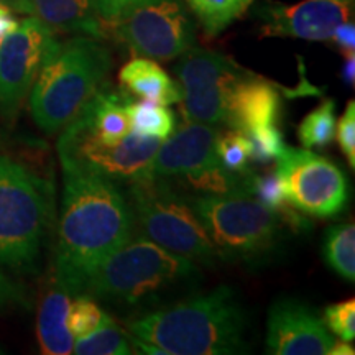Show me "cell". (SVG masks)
Listing matches in <instances>:
<instances>
[{
    "mask_svg": "<svg viewBox=\"0 0 355 355\" xmlns=\"http://www.w3.org/2000/svg\"><path fill=\"white\" fill-rule=\"evenodd\" d=\"M61 168L55 279L71 295H81L97 266L130 241L135 224L121 186L71 166Z\"/></svg>",
    "mask_w": 355,
    "mask_h": 355,
    "instance_id": "1",
    "label": "cell"
},
{
    "mask_svg": "<svg viewBox=\"0 0 355 355\" xmlns=\"http://www.w3.org/2000/svg\"><path fill=\"white\" fill-rule=\"evenodd\" d=\"M248 319L230 286L146 313L130 322L135 339L163 355H230L248 352Z\"/></svg>",
    "mask_w": 355,
    "mask_h": 355,
    "instance_id": "2",
    "label": "cell"
},
{
    "mask_svg": "<svg viewBox=\"0 0 355 355\" xmlns=\"http://www.w3.org/2000/svg\"><path fill=\"white\" fill-rule=\"evenodd\" d=\"M198 266L145 235L130 239L92 272L83 293L117 308H150L196 286Z\"/></svg>",
    "mask_w": 355,
    "mask_h": 355,
    "instance_id": "3",
    "label": "cell"
},
{
    "mask_svg": "<svg viewBox=\"0 0 355 355\" xmlns=\"http://www.w3.org/2000/svg\"><path fill=\"white\" fill-rule=\"evenodd\" d=\"M112 69L107 46L92 37L55 40L30 89V112L46 133L61 132L99 91Z\"/></svg>",
    "mask_w": 355,
    "mask_h": 355,
    "instance_id": "4",
    "label": "cell"
},
{
    "mask_svg": "<svg viewBox=\"0 0 355 355\" xmlns=\"http://www.w3.org/2000/svg\"><path fill=\"white\" fill-rule=\"evenodd\" d=\"M53 224V186L0 153V265L35 273Z\"/></svg>",
    "mask_w": 355,
    "mask_h": 355,
    "instance_id": "5",
    "label": "cell"
},
{
    "mask_svg": "<svg viewBox=\"0 0 355 355\" xmlns=\"http://www.w3.org/2000/svg\"><path fill=\"white\" fill-rule=\"evenodd\" d=\"M133 224L146 239L191 261L212 265L217 254L193 201L168 180L145 178L128 184Z\"/></svg>",
    "mask_w": 355,
    "mask_h": 355,
    "instance_id": "6",
    "label": "cell"
},
{
    "mask_svg": "<svg viewBox=\"0 0 355 355\" xmlns=\"http://www.w3.org/2000/svg\"><path fill=\"white\" fill-rule=\"evenodd\" d=\"M193 207L217 259L255 263L272 255L282 239V219L254 196H199Z\"/></svg>",
    "mask_w": 355,
    "mask_h": 355,
    "instance_id": "7",
    "label": "cell"
},
{
    "mask_svg": "<svg viewBox=\"0 0 355 355\" xmlns=\"http://www.w3.org/2000/svg\"><path fill=\"white\" fill-rule=\"evenodd\" d=\"M162 140L128 132L119 144L107 145L74 117L58 140L61 166L96 175L119 186H128L150 176V165Z\"/></svg>",
    "mask_w": 355,
    "mask_h": 355,
    "instance_id": "8",
    "label": "cell"
},
{
    "mask_svg": "<svg viewBox=\"0 0 355 355\" xmlns=\"http://www.w3.org/2000/svg\"><path fill=\"white\" fill-rule=\"evenodd\" d=\"M114 33L133 55L170 61L196 43L183 0H140L112 21Z\"/></svg>",
    "mask_w": 355,
    "mask_h": 355,
    "instance_id": "9",
    "label": "cell"
},
{
    "mask_svg": "<svg viewBox=\"0 0 355 355\" xmlns=\"http://www.w3.org/2000/svg\"><path fill=\"white\" fill-rule=\"evenodd\" d=\"M250 71L222 53L189 48L175 66L186 122L217 125L225 122L230 96Z\"/></svg>",
    "mask_w": 355,
    "mask_h": 355,
    "instance_id": "10",
    "label": "cell"
},
{
    "mask_svg": "<svg viewBox=\"0 0 355 355\" xmlns=\"http://www.w3.org/2000/svg\"><path fill=\"white\" fill-rule=\"evenodd\" d=\"M275 173L285 189L286 202L306 216L331 219L347 206L345 173L329 158L309 148L285 145L277 158Z\"/></svg>",
    "mask_w": 355,
    "mask_h": 355,
    "instance_id": "11",
    "label": "cell"
},
{
    "mask_svg": "<svg viewBox=\"0 0 355 355\" xmlns=\"http://www.w3.org/2000/svg\"><path fill=\"white\" fill-rule=\"evenodd\" d=\"M55 40V32L35 17L0 40V114L6 119L19 112Z\"/></svg>",
    "mask_w": 355,
    "mask_h": 355,
    "instance_id": "12",
    "label": "cell"
},
{
    "mask_svg": "<svg viewBox=\"0 0 355 355\" xmlns=\"http://www.w3.org/2000/svg\"><path fill=\"white\" fill-rule=\"evenodd\" d=\"M260 37H290L329 42L334 30L349 20L350 6L343 0H303L295 6L263 2L255 10Z\"/></svg>",
    "mask_w": 355,
    "mask_h": 355,
    "instance_id": "13",
    "label": "cell"
},
{
    "mask_svg": "<svg viewBox=\"0 0 355 355\" xmlns=\"http://www.w3.org/2000/svg\"><path fill=\"white\" fill-rule=\"evenodd\" d=\"M334 337L319 314L293 298L273 303L266 321L265 349L272 355H329Z\"/></svg>",
    "mask_w": 355,
    "mask_h": 355,
    "instance_id": "14",
    "label": "cell"
},
{
    "mask_svg": "<svg viewBox=\"0 0 355 355\" xmlns=\"http://www.w3.org/2000/svg\"><path fill=\"white\" fill-rule=\"evenodd\" d=\"M219 133L207 123L186 122L171 137L159 141L148 178L168 180L217 163L216 140Z\"/></svg>",
    "mask_w": 355,
    "mask_h": 355,
    "instance_id": "15",
    "label": "cell"
},
{
    "mask_svg": "<svg viewBox=\"0 0 355 355\" xmlns=\"http://www.w3.org/2000/svg\"><path fill=\"white\" fill-rule=\"evenodd\" d=\"M282 119V96L266 79L248 73L230 96L225 122L232 130L250 133L277 125Z\"/></svg>",
    "mask_w": 355,
    "mask_h": 355,
    "instance_id": "16",
    "label": "cell"
},
{
    "mask_svg": "<svg viewBox=\"0 0 355 355\" xmlns=\"http://www.w3.org/2000/svg\"><path fill=\"white\" fill-rule=\"evenodd\" d=\"M24 13L38 19L51 32L105 37L104 21L96 13L91 0H24Z\"/></svg>",
    "mask_w": 355,
    "mask_h": 355,
    "instance_id": "17",
    "label": "cell"
},
{
    "mask_svg": "<svg viewBox=\"0 0 355 355\" xmlns=\"http://www.w3.org/2000/svg\"><path fill=\"white\" fill-rule=\"evenodd\" d=\"M71 291L58 283L44 295L38 311L37 334L42 352L46 355L73 354L74 337L68 329Z\"/></svg>",
    "mask_w": 355,
    "mask_h": 355,
    "instance_id": "18",
    "label": "cell"
},
{
    "mask_svg": "<svg viewBox=\"0 0 355 355\" xmlns=\"http://www.w3.org/2000/svg\"><path fill=\"white\" fill-rule=\"evenodd\" d=\"M119 81L123 91L144 101L162 105H173L181 101L180 84L173 81L165 69L150 58L139 56L128 61L121 69Z\"/></svg>",
    "mask_w": 355,
    "mask_h": 355,
    "instance_id": "19",
    "label": "cell"
},
{
    "mask_svg": "<svg viewBox=\"0 0 355 355\" xmlns=\"http://www.w3.org/2000/svg\"><path fill=\"white\" fill-rule=\"evenodd\" d=\"M178 189L198 196H252V173L230 171L219 162L201 170L168 178Z\"/></svg>",
    "mask_w": 355,
    "mask_h": 355,
    "instance_id": "20",
    "label": "cell"
},
{
    "mask_svg": "<svg viewBox=\"0 0 355 355\" xmlns=\"http://www.w3.org/2000/svg\"><path fill=\"white\" fill-rule=\"evenodd\" d=\"M322 259L332 272L354 283L355 279V227L352 222L332 225L322 241Z\"/></svg>",
    "mask_w": 355,
    "mask_h": 355,
    "instance_id": "21",
    "label": "cell"
},
{
    "mask_svg": "<svg viewBox=\"0 0 355 355\" xmlns=\"http://www.w3.org/2000/svg\"><path fill=\"white\" fill-rule=\"evenodd\" d=\"M127 115L130 132L145 139L165 140L176 127V114L168 105L152 101H130L127 104Z\"/></svg>",
    "mask_w": 355,
    "mask_h": 355,
    "instance_id": "22",
    "label": "cell"
},
{
    "mask_svg": "<svg viewBox=\"0 0 355 355\" xmlns=\"http://www.w3.org/2000/svg\"><path fill=\"white\" fill-rule=\"evenodd\" d=\"M209 37H217L241 19L254 0H186Z\"/></svg>",
    "mask_w": 355,
    "mask_h": 355,
    "instance_id": "23",
    "label": "cell"
},
{
    "mask_svg": "<svg viewBox=\"0 0 355 355\" xmlns=\"http://www.w3.org/2000/svg\"><path fill=\"white\" fill-rule=\"evenodd\" d=\"M132 349L130 336L112 318L96 331L76 337L73 344V354L78 355H130Z\"/></svg>",
    "mask_w": 355,
    "mask_h": 355,
    "instance_id": "24",
    "label": "cell"
},
{
    "mask_svg": "<svg viewBox=\"0 0 355 355\" xmlns=\"http://www.w3.org/2000/svg\"><path fill=\"white\" fill-rule=\"evenodd\" d=\"M298 137L304 148H326L336 139V102L322 101L301 121Z\"/></svg>",
    "mask_w": 355,
    "mask_h": 355,
    "instance_id": "25",
    "label": "cell"
},
{
    "mask_svg": "<svg viewBox=\"0 0 355 355\" xmlns=\"http://www.w3.org/2000/svg\"><path fill=\"white\" fill-rule=\"evenodd\" d=\"M109 319V314L96 303V300L83 293L69 303L68 329L74 339L96 331Z\"/></svg>",
    "mask_w": 355,
    "mask_h": 355,
    "instance_id": "26",
    "label": "cell"
},
{
    "mask_svg": "<svg viewBox=\"0 0 355 355\" xmlns=\"http://www.w3.org/2000/svg\"><path fill=\"white\" fill-rule=\"evenodd\" d=\"M216 155L222 166L230 171H248L250 162V139L247 133L232 130L219 133L216 140Z\"/></svg>",
    "mask_w": 355,
    "mask_h": 355,
    "instance_id": "27",
    "label": "cell"
},
{
    "mask_svg": "<svg viewBox=\"0 0 355 355\" xmlns=\"http://www.w3.org/2000/svg\"><path fill=\"white\" fill-rule=\"evenodd\" d=\"M247 135L250 139V159L260 165H266L272 159H277L285 148L283 133L277 125L257 128Z\"/></svg>",
    "mask_w": 355,
    "mask_h": 355,
    "instance_id": "28",
    "label": "cell"
},
{
    "mask_svg": "<svg viewBox=\"0 0 355 355\" xmlns=\"http://www.w3.org/2000/svg\"><path fill=\"white\" fill-rule=\"evenodd\" d=\"M322 321L340 340L352 343L355 339V301L347 300L329 304L324 309Z\"/></svg>",
    "mask_w": 355,
    "mask_h": 355,
    "instance_id": "29",
    "label": "cell"
},
{
    "mask_svg": "<svg viewBox=\"0 0 355 355\" xmlns=\"http://www.w3.org/2000/svg\"><path fill=\"white\" fill-rule=\"evenodd\" d=\"M252 196L268 209L278 211L286 206L285 189L277 173H265V175H254L252 173Z\"/></svg>",
    "mask_w": 355,
    "mask_h": 355,
    "instance_id": "30",
    "label": "cell"
},
{
    "mask_svg": "<svg viewBox=\"0 0 355 355\" xmlns=\"http://www.w3.org/2000/svg\"><path fill=\"white\" fill-rule=\"evenodd\" d=\"M337 141L344 157L347 158L349 166L355 168V102L350 101L345 112L337 123Z\"/></svg>",
    "mask_w": 355,
    "mask_h": 355,
    "instance_id": "31",
    "label": "cell"
},
{
    "mask_svg": "<svg viewBox=\"0 0 355 355\" xmlns=\"http://www.w3.org/2000/svg\"><path fill=\"white\" fill-rule=\"evenodd\" d=\"M28 298L20 286H17L6 273L0 270V311L10 308H28Z\"/></svg>",
    "mask_w": 355,
    "mask_h": 355,
    "instance_id": "32",
    "label": "cell"
},
{
    "mask_svg": "<svg viewBox=\"0 0 355 355\" xmlns=\"http://www.w3.org/2000/svg\"><path fill=\"white\" fill-rule=\"evenodd\" d=\"M91 2L99 19L104 24H112L115 19H119L121 13L135 6L140 0H91Z\"/></svg>",
    "mask_w": 355,
    "mask_h": 355,
    "instance_id": "33",
    "label": "cell"
},
{
    "mask_svg": "<svg viewBox=\"0 0 355 355\" xmlns=\"http://www.w3.org/2000/svg\"><path fill=\"white\" fill-rule=\"evenodd\" d=\"M332 42L336 43V46L343 51L344 56L354 55L355 51V25L354 21H344L334 30L331 37Z\"/></svg>",
    "mask_w": 355,
    "mask_h": 355,
    "instance_id": "34",
    "label": "cell"
},
{
    "mask_svg": "<svg viewBox=\"0 0 355 355\" xmlns=\"http://www.w3.org/2000/svg\"><path fill=\"white\" fill-rule=\"evenodd\" d=\"M20 25V21L15 19L10 8L0 6V40H3L7 35L15 32L17 26Z\"/></svg>",
    "mask_w": 355,
    "mask_h": 355,
    "instance_id": "35",
    "label": "cell"
},
{
    "mask_svg": "<svg viewBox=\"0 0 355 355\" xmlns=\"http://www.w3.org/2000/svg\"><path fill=\"white\" fill-rule=\"evenodd\" d=\"M344 64H343V69H340V78H343V81L345 86H354V81H355V55H347L344 56Z\"/></svg>",
    "mask_w": 355,
    "mask_h": 355,
    "instance_id": "36",
    "label": "cell"
},
{
    "mask_svg": "<svg viewBox=\"0 0 355 355\" xmlns=\"http://www.w3.org/2000/svg\"><path fill=\"white\" fill-rule=\"evenodd\" d=\"M355 350L352 345H349V343H345V340H340V343H334L332 345L331 350H329V355H354Z\"/></svg>",
    "mask_w": 355,
    "mask_h": 355,
    "instance_id": "37",
    "label": "cell"
},
{
    "mask_svg": "<svg viewBox=\"0 0 355 355\" xmlns=\"http://www.w3.org/2000/svg\"><path fill=\"white\" fill-rule=\"evenodd\" d=\"M0 6L10 8L12 12L24 13V0H0Z\"/></svg>",
    "mask_w": 355,
    "mask_h": 355,
    "instance_id": "38",
    "label": "cell"
},
{
    "mask_svg": "<svg viewBox=\"0 0 355 355\" xmlns=\"http://www.w3.org/2000/svg\"><path fill=\"white\" fill-rule=\"evenodd\" d=\"M0 354H3V350H2V349H0Z\"/></svg>",
    "mask_w": 355,
    "mask_h": 355,
    "instance_id": "39",
    "label": "cell"
},
{
    "mask_svg": "<svg viewBox=\"0 0 355 355\" xmlns=\"http://www.w3.org/2000/svg\"><path fill=\"white\" fill-rule=\"evenodd\" d=\"M343 2H349V0H343Z\"/></svg>",
    "mask_w": 355,
    "mask_h": 355,
    "instance_id": "40",
    "label": "cell"
}]
</instances>
